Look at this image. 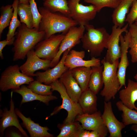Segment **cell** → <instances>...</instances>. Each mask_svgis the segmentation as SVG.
Here are the masks:
<instances>
[{"mask_svg":"<svg viewBox=\"0 0 137 137\" xmlns=\"http://www.w3.org/2000/svg\"><path fill=\"white\" fill-rule=\"evenodd\" d=\"M15 35L12 49L14 53L13 59L14 61L24 59L30 50L34 49L38 43L45 39V33L44 31L35 28H29L22 23Z\"/></svg>","mask_w":137,"mask_h":137,"instance_id":"6da1fadb","label":"cell"},{"mask_svg":"<svg viewBox=\"0 0 137 137\" xmlns=\"http://www.w3.org/2000/svg\"><path fill=\"white\" fill-rule=\"evenodd\" d=\"M38 10L42 16L39 30L45 32V39L57 33L66 34L71 27L78 25L72 18L60 12H52L44 7H39Z\"/></svg>","mask_w":137,"mask_h":137,"instance_id":"7a4b0ae2","label":"cell"},{"mask_svg":"<svg viewBox=\"0 0 137 137\" xmlns=\"http://www.w3.org/2000/svg\"><path fill=\"white\" fill-rule=\"evenodd\" d=\"M84 26L86 32L81 39L82 48L91 58L100 56L104 48H107L110 35L104 27L95 28L89 24Z\"/></svg>","mask_w":137,"mask_h":137,"instance_id":"3957f363","label":"cell"},{"mask_svg":"<svg viewBox=\"0 0 137 137\" xmlns=\"http://www.w3.org/2000/svg\"><path fill=\"white\" fill-rule=\"evenodd\" d=\"M103 66L102 77L104 87L100 93L104 97L105 101L108 102L115 98L120 89V84L117 74L119 59L111 63L103 59L101 61Z\"/></svg>","mask_w":137,"mask_h":137,"instance_id":"277c9868","label":"cell"},{"mask_svg":"<svg viewBox=\"0 0 137 137\" xmlns=\"http://www.w3.org/2000/svg\"><path fill=\"white\" fill-rule=\"evenodd\" d=\"M52 90L56 91L60 94L62 100L61 105L56 107L50 116L46 118L55 115L62 109L66 110L68 115L63 123L70 122L75 121L77 116L83 113L78 103L73 101L68 94L65 88L60 80H57L51 83Z\"/></svg>","mask_w":137,"mask_h":137,"instance_id":"5b68a950","label":"cell"},{"mask_svg":"<svg viewBox=\"0 0 137 137\" xmlns=\"http://www.w3.org/2000/svg\"><path fill=\"white\" fill-rule=\"evenodd\" d=\"M21 72L18 64L10 65L6 68L1 74L0 90L4 92L10 89H18L22 85H28L34 80L32 77L27 76Z\"/></svg>","mask_w":137,"mask_h":137,"instance_id":"8992f818","label":"cell"},{"mask_svg":"<svg viewBox=\"0 0 137 137\" xmlns=\"http://www.w3.org/2000/svg\"><path fill=\"white\" fill-rule=\"evenodd\" d=\"M80 0L68 1L70 17L75 21L79 26H85L94 19L97 12L94 5L84 6L79 3Z\"/></svg>","mask_w":137,"mask_h":137,"instance_id":"52a82bcc","label":"cell"},{"mask_svg":"<svg viewBox=\"0 0 137 137\" xmlns=\"http://www.w3.org/2000/svg\"><path fill=\"white\" fill-rule=\"evenodd\" d=\"M65 35H54L40 42L34 48L36 54L41 59L51 61L57 55Z\"/></svg>","mask_w":137,"mask_h":137,"instance_id":"ba28073f","label":"cell"},{"mask_svg":"<svg viewBox=\"0 0 137 137\" xmlns=\"http://www.w3.org/2000/svg\"><path fill=\"white\" fill-rule=\"evenodd\" d=\"M85 30L84 26L82 25L72 26L69 29L62 41L57 55L51 61L50 67L53 68L57 64L61 56L65 51L68 49L71 50L79 44Z\"/></svg>","mask_w":137,"mask_h":137,"instance_id":"9c48e42d","label":"cell"},{"mask_svg":"<svg viewBox=\"0 0 137 137\" xmlns=\"http://www.w3.org/2000/svg\"><path fill=\"white\" fill-rule=\"evenodd\" d=\"M99 111L92 114L82 113L78 115L75 121L81 124L83 129L97 132L101 137H106L108 131L104 122Z\"/></svg>","mask_w":137,"mask_h":137,"instance_id":"30bf717a","label":"cell"},{"mask_svg":"<svg viewBox=\"0 0 137 137\" xmlns=\"http://www.w3.org/2000/svg\"><path fill=\"white\" fill-rule=\"evenodd\" d=\"M128 25L127 23L122 28L114 25L112 27V32L108 44L107 51L104 59L105 61L112 63L120 58V36L123 32L126 33L128 31L127 30Z\"/></svg>","mask_w":137,"mask_h":137,"instance_id":"8fae6325","label":"cell"},{"mask_svg":"<svg viewBox=\"0 0 137 137\" xmlns=\"http://www.w3.org/2000/svg\"><path fill=\"white\" fill-rule=\"evenodd\" d=\"M11 93V99L10 101V109L5 108L3 110H0V137L4 136V131L8 127L14 126L18 128L25 137H28L26 132L19 123L18 117L15 111L14 102L12 99L13 93Z\"/></svg>","mask_w":137,"mask_h":137,"instance_id":"7c38bea8","label":"cell"},{"mask_svg":"<svg viewBox=\"0 0 137 137\" xmlns=\"http://www.w3.org/2000/svg\"><path fill=\"white\" fill-rule=\"evenodd\" d=\"M26 57V61L20 67L21 72L27 76H35L36 71L39 70L45 71L50 67L51 61L39 58L34 49L28 53Z\"/></svg>","mask_w":137,"mask_h":137,"instance_id":"4fadbf2b","label":"cell"},{"mask_svg":"<svg viewBox=\"0 0 137 137\" xmlns=\"http://www.w3.org/2000/svg\"><path fill=\"white\" fill-rule=\"evenodd\" d=\"M104 122L109 133V137H122V131L126 126L118 121L113 113L112 103L104 102V110L101 115Z\"/></svg>","mask_w":137,"mask_h":137,"instance_id":"5bb4252c","label":"cell"},{"mask_svg":"<svg viewBox=\"0 0 137 137\" xmlns=\"http://www.w3.org/2000/svg\"><path fill=\"white\" fill-rule=\"evenodd\" d=\"M71 50L68 49L65 51L59 63L52 68H49L44 72H38L35 73L36 80L44 84L50 85L60 78L68 70L65 66L64 63L66 57Z\"/></svg>","mask_w":137,"mask_h":137,"instance_id":"9a60e30c","label":"cell"},{"mask_svg":"<svg viewBox=\"0 0 137 137\" xmlns=\"http://www.w3.org/2000/svg\"><path fill=\"white\" fill-rule=\"evenodd\" d=\"M85 52L71 50L67 55L64 61V65L69 70L80 66L98 67L101 65V60L98 58L92 57L91 59L85 60Z\"/></svg>","mask_w":137,"mask_h":137,"instance_id":"2e32d148","label":"cell"},{"mask_svg":"<svg viewBox=\"0 0 137 137\" xmlns=\"http://www.w3.org/2000/svg\"><path fill=\"white\" fill-rule=\"evenodd\" d=\"M130 34L128 31L123 36L122 34L120 36V42L121 48L120 60L119 62L117 74L120 84V89L126 85V72L127 68L129 65L127 53L129 48V43Z\"/></svg>","mask_w":137,"mask_h":137,"instance_id":"e0dca14e","label":"cell"},{"mask_svg":"<svg viewBox=\"0 0 137 137\" xmlns=\"http://www.w3.org/2000/svg\"><path fill=\"white\" fill-rule=\"evenodd\" d=\"M18 117L22 120L21 125L26 129L31 137H53V134L49 132L50 129L47 127H42L38 123H35L30 117H25L18 108L15 109Z\"/></svg>","mask_w":137,"mask_h":137,"instance_id":"ac0fdd59","label":"cell"},{"mask_svg":"<svg viewBox=\"0 0 137 137\" xmlns=\"http://www.w3.org/2000/svg\"><path fill=\"white\" fill-rule=\"evenodd\" d=\"M119 98L126 107L137 111L135 105L137 100V83L128 79L127 86L119 91Z\"/></svg>","mask_w":137,"mask_h":137,"instance_id":"d6986e66","label":"cell"},{"mask_svg":"<svg viewBox=\"0 0 137 137\" xmlns=\"http://www.w3.org/2000/svg\"><path fill=\"white\" fill-rule=\"evenodd\" d=\"M59 80L65 87L70 97L74 102L78 103L82 91L73 76L70 70L68 69L64 72Z\"/></svg>","mask_w":137,"mask_h":137,"instance_id":"ffe728a7","label":"cell"},{"mask_svg":"<svg viewBox=\"0 0 137 137\" xmlns=\"http://www.w3.org/2000/svg\"><path fill=\"white\" fill-rule=\"evenodd\" d=\"M11 91L19 94L22 96V99L20 106L25 103L35 100L40 101L48 106L50 101L58 98L57 97L52 95L44 96L37 94L33 92L24 84L22 85L18 89L11 90Z\"/></svg>","mask_w":137,"mask_h":137,"instance_id":"44dd1931","label":"cell"},{"mask_svg":"<svg viewBox=\"0 0 137 137\" xmlns=\"http://www.w3.org/2000/svg\"><path fill=\"white\" fill-rule=\"evenodd\" d=\"M96 95L89 88L82 92L78 103L83 113L92 114L98 111Z\"/></svg>","mask_w":137,"mask_h":137,"instance_id":"7402d4cb","label":"cell"},{"mask_svg":"<svg viewBox=\"0 0 137 137\" xmlns=\"http://www.w3.org/2000/svg\"><path fill=\"white\" fill-rule=\"evenodd\" d=\"M135 0H121L118 6L114 9L112 15L114 25L122 28L124 26L127 14Z\"/></svg>","mask_w":137,"mask_h":137,"instance_id":"603a6c76","label":"cell"},{"mask_svg":"<svg viewBox=\"0 0 137 137\" xmlns=\"http://www.w3.org/2000/svg\"><path fill=\"white\" fill-rule=\"evenodd\" d=\"M72 74L82 92L88 89V85L92 69L91 67L80 66L70 70Z\"/></svg>","mask_w":137,"mask_h":137,"instance_id":"cb8c5ba5","label":"cell"},{"mask_svg":"<svg viewBox=\"0 0 137 137\" xmlns=\"http://www.w3.org/2000/svg\"><path fill=\"white\" fill-rule=\"evenodd\" d=\"M58 128L60 130L57 137H79L84 130L78 121H74L57 125Z\"/></svg>","mask_w":137,"mask_h":137,"instance_id":"d4e9b609","label":"cell"},{"mask_svg":"<svg viewBox=\"0 0 137 137\" xmlns=\"http://www.w3.org/2000/svg\"><path fill=\"white\" fill-rule=\"evenodd\" d=\"M88 83V88L96 94L102 88L104 84L102 77L103 66L92 67Z\"/></svg>","mask_w":137,"mask_h":137,"instance_id":"484cf974","label":"cell"},{"mask_svg":"<svg viewBox=\"0 0 137 137\" xmlns=\"http://www.w3.org/2000/svg\"><path fill=\"white\" fill-rule=\"evenodd\" d=\"M42 0L43 7L49 11L52 12H59L70 17L67 0Z\"/></svg>","mask_w":137,"mask_h":137,"instance_id":"4316f807","label":"cell"},{"mask_svg":"<svg viewBox=\"0 0 137 137\" xmlns=\"http://www.w3.org/2000/svg\"><path fill=\"white\" fill-rule=\"evenodd\" d=\"M116 105L118 110L122 112V122L126 126L131 124H137V111L126 107L120 100Z\"/></svg>","mask_w":137,"mask_h":137,"instance_id":"83f0119b","label":"cell"},{"mask_svg":"<svg viewBox=\"0 0 137 137\" xmlns=\"http://www.w3.org/2000/svg\"><path fill=\"white\" fill-rule=\"evenodd\" d=\"M17 13L21 23L25 24L29 28H33L32 15L29 4L19 3Z\"/></svg>","mask_w":137,"mask_h":137,"instance_id":"f1b7e54d","label":"cell"},{"mask_svg":"<svg viewBox=\"0 0 137 137\" xmlns=\"http://www.w3.org/2000/svg\"><path fill=\"white\" fill-rule=\"evenodd\" d=\"M0 37L4 29L9 26L13 14V8L12 5L3 6L0 8Z\"/></svg>","mask_w":137,"mask_h":137,"instance_id":"f546056e","label":"cell"},{"mask_svg":"<svg viewBox=\"0 0 137 137\" xmlns=\"http://www.w3.org/2000/svg\"><path fill=\"white\" fill-rule=\"evenodd\" d=\"M129 27V53L131 56V62L137 63V26L134 23Z\"/></svg>","mask_w":137,"mask_h":137,"instance_id":"4dcf8cb0","label":"cell"},{"mask_svg":"<svg viewBox=\"0 0 137 137\" xmlns=\"http://www.w3.org/2000/svg\"><path fill=\"white\" fill-rule=\"evenodd\" d=\"M19 3V0H14L12 5L14 10L13 14L6 35L7 40H10L14 37L16 29L21 24L18 18L17 9Z\"/></svg>","mask_w":137,"mask_h":137,"instance_id":"1f68e13d","label":"cell"},{"mask_svg":"<svg viewBox=\"0 0 137 137\" xmlns=\"http://www.w3.org/2000/svg\"><path fill=\"white\" fill-rule=\"evenodd\" d=\"M27 87L33 92L39 95L46 96L52 94L50 85L43 84L36 80L31 82Z\"/></svg>","mask_w":137,"mask_h":137,"instance_id":"d6a6232c","label":"cell"},{"mask_svg":"<svg viewBox=\"0 0 137 137\" xmlns=\"http://www.w3.org/2000/svg\"><path fill=\"white\" fill-rule=\"evenodd\" d=\"M121 0H84V2L91 4L99 12L103 8L107 7L115 8L119 5Z\"/></svg>","mask_w":137,"mask_h":137,"instance_id":"836d02e7","label":"cell"},{"mask_svg":"<svg viewBox=\"0 0 137 137\" xmlns=\"http://www.w3.org/2000/svg\"><path fill=\"white\" fill-rule=\"evenodd\" d=\"M29 4L32 14L33 28L39 30V26L42 18V16L38 9L35 0H30Z\"/></svg>","mask_w":137,"mask_h":137,"instance_id":"e575fe53","label":"cell"},{"mask_svg":"<svg viewBox=\"0 0 137 137\" xmlns=\"http://www.w3.org/2000/svg\"><path fill=\"white\" fill-rule=\"evenodd\" d=\"M130 11L126 16L125 22L130 26L133 24L137 19V0L133 2Z\"/></svg>","mask_w":137,"mask_h":137,"instance_id":"d590c367","label":"cell"},{"mask_svg":"<svg viewBox=\"0 0 137 137\" xmlns=\"http://www.w3.org/2000/svg\"><path fill=\"white\" fill-rule=\"evenodd\" d=\"M4 134L5 137H25L19 129L14 126L7 128L4 130Z\"/></svg>","mask_w":137,"mask_h":137,"instance_id":"8d00e7d4","label":"cell"},{"mask_svg":"<svg viewBox=\"0 0 137 137\" xmlns=\"http://www.w3.org/2000/svg\"><path fill=\"white\" fill-rule=\"evenodd\" d=\"M15 39L14 37L9 40L6 39L0 41V57L1 59L4 58L2 50L7 45H10L13 44Z\"/></svg>","mask_w":137,"mask_h":137,"instance_id":"74e56055","label":"cell"},{"mask_svg":"<svg viewBox=\"0 0 137 137\" xmlns=\"http://www.w3.org/2000/svg\"><path fill=\"white\" fill-rule=\"evenodd\" d=\"M79 137H101L99 133L97 131L84 130L80 134Z\"/></svg>","mask_w":137,"mask_h":137,"instance_id":"f35d334b","label":"cell"},{"mask_svg":"<svg viewBox=\"0 0 137 137\" xmlns=\"http://www.w3.org/2000/svg\"><path fill=\"white\" fill-rule=\"evenodd\" d=\"M131 129L137 133V124H133L131 127Z\"/></svg>","mask_w":137,"mask_h":137,"instance_id":"ab89813d","label":"cell"},{"mask_svg":"<svg viewBox=\"0 0 137 137\" xmlns=\"http://www.w3.org/2000/svg\"><path fill=\"white\" fill-rule=\"evenodd\" d=\"M30 0H19V3L25 4H29V2Z\"/></svg>","mask_w":137,"mask_h":137,"instance_id":"60d3db41","label":"cell"},{"mask_svg":"<svg viewBox=\"0 0 137 137\" xmlns=\"http://www.w3.org/2000/svg\"><path fill=\"white\" fill-rule=\"evenodd\" d=\"M134 78L136 81V82L137 83V73L136 74L135 76H134Z\"/></svg>","mask_w":137,"mask_h":137,"instance_id":"b9f144b4","label":"cell"},{"mask_svg":"<svg viewBox=\"0 0 137 137\" xmlns=\"http://www.w3.org/2000/svg\"><path fill=\"white\" fill-rule=\"evenodd\" d=\"M137 26V19L135 20L134 23Z\"/></svg>","mask_w":137,"mask_h":137,"instance_id":"7bdbcfd3","label":"cell"}]
</instances>
